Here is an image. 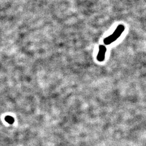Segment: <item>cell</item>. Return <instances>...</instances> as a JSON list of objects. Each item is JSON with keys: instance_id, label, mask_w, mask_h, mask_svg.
Listing matches in <instances>:
<instances>
[{"instance_id": "6da1fadb", "label": "cell", "mask_w": 146, "mask_h": 146, "mask_svg": "<svg viewBox=\"0 0 146 146\" xmlns=\"http://www.w3.org/2000/svg\"><path fill=\"white\" fill-rule=\"evenodd\" d=\"M125 29V27L122 25H120L116 28L115 31L110 35L106 37L104 40V43L105 45H110L112 43L115 42V41L119 38V37L122 35L123 32Z\"/></svg>"}, {"instance_id": "3957f363", "label": "cell", "mask_w": 146, "mask_h": 146, "mask_svg": "<svg viewBox=\"0 0 146 146\" xmlns=\"http://www.w3.org/2000/svg\"><path fill=\"white\" fill-rule=\"evenodd\" d=\"M5 121L7 122H8L9 124H12L14 123V119L13 117H11V116H6L5 118Z\"/></svg>"}, {"instance_id": "7a4b0ae2", "label": "cell", "mask_w": 146, "mask_h": 146, "mask_svg": "<svg viewBox=\"0 0 146 146\" xmlns=\"http://www.w3.org/2000/svg\"><path fill=\"white\" fill-rule=\"evenodd\" d=\"M107 52V48L104 45H100L99 47V52L97 55V60L102 62L104 61L106 57V53Z\"/></svg>"}]
</instances>
